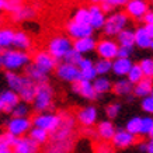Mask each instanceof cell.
Returning <instances> with one entry per match:
<instances>
[{
    "instance_id": "cell-34",
    "label": "cell",
    "mask_w": 153,
    "mask_h": 153,
    "mask_svg": "<svg viewBox=\"0 0 153 153\" xmlns=\"http://www.w3.org/2000/svg\"><path fill=\"white\" fill-rule=\"evenodd\" d=\"M139 135L146 136V138H149V139H152V136H153V118H152V115L140 117Z\"/></svg>"
},
{
    "instance_id": "cell-48",
    "label": "cell",
    "mask_w": 153,
    "mask_h": 153,
    "mask_svg": "<svg viewBox=\"0 0 153 153\" xmlns=\"http://www.w3.org/2000/svg\"><path fill=\"white\" fill-rule=\"evenodd\" d=\"M134 52V48H125V47H120L118 48V53L117 58H125V59H131V55Z\"/></svg>"
},
{
    "instance_id": "cell-57",
    "label": "cell",
    "mask_w": 153,
    "mask_h": 153,
    "mask_svg": "<svg viewBox=\"0 0 153 153\" xmlns=\"http://www.w3.org/2000/svg\"><path fill=\"white\" fill-rule=\"evenodd\" d=\"M0 69H1V55H0Z\"/></svg>"
},
{
    "instance_id": "cell-14",
    "label": "cell",
    "mask_w": 153,
    "mask_h": 153,
    "mask_svg": "<svg viewBox=\"0 0 153 153\" xmlns=\"http://www.w3.org/2000/svg\"><path fill=\"white\" fill-rule=\"evenodd\" d=\"M74 120L84 128H91L98 121V110L94 105H86L76 112Z\"/></svg>"
},
{
    "instance_id": "cell-26",
    "label": "cell",
    "mask_w": 153,
    "mask_h": 153,
    "mask_svg": "<svg viewBox=\"0 0 153 153\" xmlns=\"http://www.w3.org/2000/svg\"><path fill=\"white\" fill-rule=\"evenodd\" d=\"M134 65L131 59H125V58H115L111 62V72L115 74L117 77H126V74L129 72L131 66Z\"/></svg>"
},
{
    "instance_id": "cell-53",
    "label": "cell",
    "mask_w": 153,
    "mask_h": 153,
    "mask_svg": "<svg viewBox=\"0 0 153 153\" xmlns=\"http://www.w3.org/2000/svg\"><path fill=\"white\" fill-rule=\"evenodd\" d=\"M83 132H84V134H87V135H94V131L91 129V128H86Z\"/></svg>"
},
{
    "instance_id": "cell-49",
    "label": "cell",
    "mask_w": 153,
    "mask_h": 153,
    "mask_svg": "<svg viewBox=\"0 0 153 153\" xmlns=\"http://www.w3.org/2000/svg\"><path fill=\"white\" fill-rule=\"evenodd\" d=\"M96 153H114V150H112V148L110 146V145H107L105 142H102V143L97 145Z\"/></svg>"
},
{
    "instance_id": "cell-45",
    "label": "cell",
    "mask_w": 153,
    "mask_h": 153,
    "mask_svg": "<svg viewBox=\"0 0 153 153\" xmlns=\"http://www.w3.org/2000/svg\"><path fill=\"white\" fill-rule=\"evenodd\" d=\"M140 108H142L148 115H152V112H153V97L152 96H148V97L142 98V101H140Z\"/></svg>"
},
{
    "instance_id": "cell-33",
    "label": "cell",
    "mask_w": 153,
    "mask_h": 153,
    "mask_svg": "<svg viewBox=\"0 0 153 153\" xmlns=\"http://www.w3.org/2000/svg\"><path fill=\"white\" fill-rule=\"evenodd\" d=\"M14 31L11 27H0V51L10 49L13 45Z\"/></svg>"
},
{
    "instance_id": "cell-23",
    "label": "cell",
    "mask_w": 153,
    "mask_h": 153,
    "mask_svg": "<svg viewBox=\"0 0 153 153\" xmlns=\"http://www.w3.org/2000/svg\"><path fill=\"white\" fill-rule=\"evenodd\" d=\"M115 125L112 124V121L110 120H104L101 122H98L97 124V128H96V135H97L98 138L104 142H108V140L112 139V136L115 134Z\"/></svg>"
},
{
    "instance_id": "cell-47",
    "label": "cell",
    "mask_w": 153,
    "mask_h": 153,
    "mask_svg": "<svg viewBox=\"0 0 153 153\" xmlns=\"http://www.w3.org/2000/svg\"><path fill=\"white\" fill-rule=\"evenodd\" d=\"M128 0H102L101 3H105L107 6H110L112 10L120 9V7H124L126 4Z\"/></svg>"
},
{
    "instance_id": "cell-59",
    "label": "cell",
    "mask_w": 153,
    "mask_h": 153,
    "mask_svg": "<svg viewBox=\"0 0 153 153\" xmlns=\"http://www.w3.org/2000/svg\"><path fill=\"white\" fill-rule=\"evenodd\" d=\"M19 1H21V0H19Z\"/></svg>"
},
{
    "instance_id": "cell-5",
    "label": "cell",
    "mask_w": 153,
    "mask_h": 153,
    "mask_svg": "<svg viewBox=\"0 0 153 153\" xmlns=\"http://www.w3.org/2000/svg\"><path fill=\"white\" fill-rule=\"evenodd\" d=\"M59 117H60L59 125L49 135V139H68V138H73L74 132H76V120H74V117L68 111L59 112Z\"/></svg>"
},
{
    "instance_id": "cell-38",
    "label": "cell",
    "mask_w": 153,
    "mask_h": 153,
    "mask_svg": "<svg viewBox=\"0 0 153 153\" xmlns=\"http://www.w3.org/2000/svg\"><path fill=\"white\" fill-rule=\"evenodd\" d=\"M94 70L97 76H107L111 72V60L98 59L97 62H94Z\"/></svg>"
},
{
    "instance_id": "cell-20",
    "label": "cell",
    "mask_w": 153,
    "mask_h": 153,
    "mask_svg": "<svg viewBox=\"0 0 153 153\" xmlns=\"http://www.w3.org/2000/svg\"><path fill=\"white\" fill-rule=\"evenodd\" d=\"M11 16V21L13 23H24V21H30L37 17V7L31 4H21L17 11H14Z\"/></svg>"
},
{
    "instance_id": "cell-35",
    "label": "cell",
    "mask_w": 153,
    "mask_h": 153,
    "mask_svg": "<svg viewBox=\"0 0 153 153\" xmlns=\"http://www.w3.org/2000/svg\"><path fill=\"white\" fill-rule=\"evenodd\" d=\"M28 138H31V139L38 145H45L49 140V134L45 132V131L39 129V128H31L30 132H28Z\"/></svg>"
},
{
    "instance_id": "cell-41",
    "label": "cell",
    "mask_w": 153,
    "mask_h": 153,
    "mask_svg": "<svg viewBox=\"0 0 153 153\" xmlns=\"http://www.w3.org/2000/svg\"><path fill=\"white\" fill-rule=\"evenodd\" d=\"M139 126H140V117H132L131 120L126 121L124 129L128 131L129 134L135 135V136H138L139 135Z\"/></svg>"
},
{
    "instance_id": "cell-30",
    "label": "cell",
    "mask_w": 153,
    "mask_h": 153,
    "mask_svg": "<svg viewBox=\"0 0 153 153\" xmlns=\"http://www.w3.org/2000/svg\"><path fill=\"white\" fill-rule=\"evenodd\" d=\"M24 70H25L24 76H25V77H28V79L31 80V82H34L35 84L47 83V82H48V74L44 73V72H41L39 69H37L33 63H30V65H28Z\"/></svg>"
},
{
    "instance_id": "cell-43",
    "label": "cell",
    "mask_w": 153,
    "mask_h": 153,
    "mask_svg": "<svg viewBox=\"0 0 153 153\" xmlns=\"http://www.w3.org/2000/svg\"><path fill=\"white\" fill-rule=\"evenodd\" d=\"M82 59H83V56H82L79 52H76L73 48H72V49H70V51L65 55V58H63L62 60H63L65 63H69V65L77 66V65H79V62H80Z\"/></svg>"
},
{
    "instance_id": "cell-10",
    "label": "cell",
    "mask_w": 153,
    "mask_h": 153,
    "mask_svg": "<svg viewBox=\"0 0 153 153\" xmlns=\"http://www.w3.org/2000/svg\"><path fill=\"white\" fill-rule=\"evenodd\" d=\"M124 7H125L126 16L136 21H142L143 16L150 10L148 0H128Z\"/></svg>"
},
{
    "instance_id": "cell-12",
    "label": "cell",
    "mask_w": 153,
    "mask_h": 153,
    "mask_svg": "<svg viewBox=\"0 0 153 153\" xmlns=\"http://www.w3.org/2000/svg\"><path fill=\"white\" fill-rule=\"evenodd\" d=\"M55 72H56V76H58L60 80L66 82V83L73 84V83H76V82L82 80L79 68L74 65H69V63L62 62V63H58V65H56Z\"/></svg>"
},
{
    "instance_id": "cell-25",
    "label": "cell",
    "mask_w": 153,
    "mask_h": 153,
    "mask_svg": "<svg viewBox=\"0 0 153 153\" xmlns=\"http://www.w3.org/2000/svg\"><path fill=\"white\" fill-rule=\"evenodd\" d=\"M80 70V76H82V80H87V82H93L96 77H97V73L94 70V62L90 58H84L79 62L77 65Z\"/></svg>"
},
{
    "instance_id": "cell-24",
    "label": "cell",
    "mask_w": 153,
    "mask_h": 153,
    "mask_svg": "<svg viewBox=\"0 0 153 153\" xmlns=\"http://www.w3.org/2000/svg\"><path fill=\"white\" fill-rule=\"evenodd\" d=\"M20 102V98L17 93H14L13 90H4L0 93V104H1V111L11 112L13 108Z\"/></svg>"
},
{
    "instance_id": "cell-40",
    "label": "cell",
    "mask_w": 153,
    "mask_h": 153,
    "mask_svg": "<svg viewBox=\"0 0 153 153\" xmlns=\"http://www.w3.org/2000/svg\"><path fill=\"white\" fill-rule=\"evenodd\" d=\"M72 21H74V23H79V24H86V25H90L88 10L86 9V7H79V9L74 11Z\"/></svg>"
},
{
    "instance_id": "cell-44",
    "label": "cell",
    "mask_w": 153,
    "mask_h": 153,
    "mask_svg": "<svg viewBox=\"0 0 153 153\" xmlns=\"http://www.w3.org/2000/svg\"><path fill=\"white\" fill-rule=\"evenodd\" d=\"M17 140H19V138L11 135L10 132H7V131L0 135V145H4V146H9V148H13Z\"/></svg>"
},
{
    "instance_id": "cell-28",
    "label": "cell",
    "mask_w": 153,
    "mask_h": 153,
    "mask_svg": "<svg viewBox=\"0 0 153 153\" xmlns=\"http://www.w3.org/2000/svg\"><path fill=\"white\" fill-rule=\"evenodd\" d=\"M132 90H134V84H131L126 80V77H121L115 83H112L111 91H114V94L118 96V97H131Z\"/></svg>"
},
{
    "instance_id": "cell-13",
    "label": "cell",
    "mask_w": 153,
    "mask_h": 153,
    "mask_svg": "<svg viewBox=\"0 0 153 153\" xmlns=\"http://www.w3.org/2000/svg\"><path fill=\"white\" fill-rule=\"evenodd\" d=\"M31 63H33L37 69H39L44 73L49 74L51 72H53L58 65V60H55L47 51H38L35 52V55L33 56L31 59Z\"/></svg>"
},
{
    "instance_id": "cell-58",
    "label": "cell",
    "mask_w": 153,
    "mask_h": 153,
    "mask_svg": "<svg viewBox=\"0 0 153 153\" xmlns=\"http://www.w3.org/2000/svg\"><path fill=\"white\" fill-rule=\"evenodd\" d=\"M0 112H1V104H0Z\"/></svg>"
},
{
    "instance_id": "cell-32",
    "label": "cell",
    "mask_w": 153,
    "mask_h": 153,
    "mask_svg": "<svg viewBox=\"0 0 153 153\" xmlns=\"http://www.w3.org/2000/svg\"><path fill=\"white\" fill-rule=\"evenodd\" d=\"M117 44L118 47H125V48H134L135 47V38H134V30L129 27L124 28L121 33L117 34Z\"/></svg>"
},
{
    "instance_id": "cell-9",
    "label": "cell",
    "mask_w": 153,
    "mask_h": 153,
    "mask_svg": "<svg viewBox=\"0 0 153 153\" xmlns=\"http://www.w3.org/2000/svg\"><path fill=\"white\" fill-rule=\"evenodd\" d=\"M135 45L140 49L153 48V25H140L134 30Z\"/></svg>"
},
{
    "instance_id": "cell-18",
    "label": "cell",
    "mask_w": 153,
    "mask_h": 153,
    "mask_svg": "<svg viewBox=\"0 0 153 153\" xmlns=\"http://www.w3.org/2000/svg\"><path fill=\"white\" fill-rule=\"evenodd\" d=\"M33 45H34V39H33V37L27 33V31H23V30L14 31L13 45H11L14 49L28 52L31 48H33Z\"/></svg>"
},
{
    "instance_id": "cell-22",
    "label": "cell",
    "mask_w": 153,
    "mask_h": 153,
    "mask_svg": "<svg viewBox=\"0 0 153 153\" xmlns=\"http://www.w3.org/2000/svg\"><path fill=\"white\" fill-rule=\"evenodd\" d=\"M88 17H90V27L96 30H101L104 23H105V17L107 14L100 9L98 4H91L88 7Z\"/></svg>"
},
{
    "instance_id": "cell-3",
    "label": "cell",
    "mask_w": 153,
    "mask_h": 153,
    "mask_svg": "<svg viewBox=\"0 0 153 153\" xmlns=\"http://www.w3.org/2000/svg\"><path fill=\"white\" fill-rule=\"evenodd\" d=\"M126 27H129V17L125 14V11L115 10L105 17V23L101 30L107 38H112L117 37V34Z\"/></svg>"
},
{
    "instance_id": "cell-31",
    "label": "cell",
    "mask_w": 153,
    "mask_h": 153,
    "mask_svg": "<svg viewBox=\"0 0 153 153\" xmlns=\"http://www.w3.org/2000/svg\"><path fill=\"white\" fill-rule=\"evenodd\" d=\"M91 84H93V88H94V91L97 93V96L107 94L112 90V82L107 76H97L91 82Z\"/></svg>"
},
{
    "instance_id": "cell-4",
    "label": "cell",
    "mask_w": 153,
    "mask_h": 153,
    "mask_svg": "<svg viewBox=\"0 0 153 153\" xmlns=\"http://www.w3.org/2000/svg\"><path fill=\"white\" fill-rule=\"evenodd\" d=\"M72 44L73 41L70 39L68 35H53L48 39L47 42V49L45 51L53 58L55 60H62L65 58V55L72 49Z\"/></svg>"
},
{
    "instance_id": "cell-54",
    "label": "cell",
    "mask_w": 153,
    "mask_h": 153,
    "mask_svg": "<svg viewBox=\"0 0 153 153\" xmlns=\"http://www.w3.org/2000/svg\"><path fill=\"white\" fill-rule=\"evenodd\" d=\"M4 7H6V0H0V11L4 10Z\"/></svg>"
},
{
    "instance_id": "cell-11",
    "label": "cell",
    "mask_w": 153,
    "mask_h": 153,
    "mask_svg": "<svg viewBox=\"0 0 153 153\" xmlns=\"http://www.w3.org/2000/svg\"><path fill=\"white\" fill-rule=\"evenodd\" d=\"M76 146V138L68 139H49L45 143L44 153H72Z\"/></svg>"
},
{
    "instance_id": "cell-39",
    "label": "cell",
    "mask_w": 153,
    "mask_h": 153,
    "mask_svg": "<svg viewBox=\"0 0 153 153\" xmlns=\"http://www.w3.org/2000/svg\"><path fill=\"white\" fill-rule=\"evenodd\" d=\"M30 111H31V107L28 105L27 102L20 101L17 105L13 108V111L10 112L11 117H17V118H25V117L30 115Z\"/></svg>"
},
{
    "instance_id": "cell-2",
    "label": "cell",
    "mask_w": 153,
    "mask_h": 153,
    "mask_svg": "<svg viewBox=\"0 0 153 153\" xmlns=\"http://www.w3.org/2000/svg\"><path fill=\"white\" fill-rule=\"evenodd\" d=\"M53 97H55L53 87L48 82L37 84L35 97L33 100V110L35 112L52 111L53 110Z\"/></svg>"
},
{
    "instance_id": "cell-56",
    "label": "cell",
    "mask_w": 153,
    "mask_h": 153,
    "mask_svg": "<svg viewBox=\"0 0 153 153\" xmlns=\"http://www.w3.org/2000/svg\"><path fill=\"white\" fill-rule=\"evenodd\" d=\"M0 27H3V17L0 16Z\"/></svg>"
},
{
    "instance_id": "cell-42",
    "label": "cell",
    "mask_w": 153,
    "mask_h": 153,
    "mask_svg": "<svg viewBox=\"0 0 153 153\" xmlns=\"http://www.w3.org/2000/svg\"><path fill=\"white\" fill-rule=\"evenodd\" d=\"M121 108H122V105H121L120 102H111V104H108L105 107L107 118L108 120H115L117 117L121 114Z\"/></svg>"
},
{
    "instance_id": "cell-55",
    "label": "cell",
    "mask_w": 153,
    "mask_h": 153,
    "mask_svg": "<svg viewBox=\"0 0 153 153\" xmlns=\"http://www.w3.org/2000/svg\"><path fill=\"white\" fill-rule=\"evenodd\" d=\"M91 1H93V4H100L102 0H91Z\"/></svg>"
},
{
    "instance_id": "cell-7",
    "label": "cell",
    "mask_w": 153,
    "mask_h": 153,
    "mask_svg": "<svg viewBox=\"0 0 153 153\" xmlns=\"http://www.w3.org/2000/svg\"><path fill=\"white\" fill-rule=\"evenodd\" d=\"M118 44H117L115 39L112 38H101L96 42V48L94 51L98 55V59H105V60H114L117 58V53H118Z\"/></svg>"
},
{
    "instance_id": "cell-19",
    "label": "cell",
    "mask_w": 153,
    "mask_h": 153,
    "mask_svg": "<svg viewBox=\"0 0 153 153\" xmlns=\"http://www.w3.org/2000/svg\"><path fill=\"white\" fill-rule=\"evenodd\" d=\"M72 88H73V91L77 94L79 97L84 98V100H96V98H98L97 93L94 91L91 82H87V80H79V82L73 83Z\"/></svg>"
},
{
    "instance_id": "cell-1",
    "label": "cell",
    "mask_w": 153,
    "mask_h": 153,
    "mask_svg": "<svg viewBox=\"0 0 153 153\" xmlns=\"http://www.w3.org/2000/svg\"><path fill=\"white\" fill-rule=\"evenodd\" d=\"M1 68H4L6 72H17L24 70L31 63V56L28 52L19 51V49H6L1 53Z\"/></svg>"
},
{
    "instance_id": "cell-15",
    "label": "cell",
    "mask_w": 153,
    "mask_h": 153,
    "mask_svg": "<svg viewBox=\"0 0 153 153\" xmlns=\"http://www.w3.org/2000/svg\"><path fill=\"white\" fill-rule=\"evenodd\" d=\"M66 33H68V37L70 39H82V38H87V37H93L94 30L90 25H86V24H79L74 23L70 20L69 23L66 24Z\"/></svg>"
},
{
    "instance_id": "cell-52",
    "label": "cell",
    "mask_w": 153,
    "mask_h": 153,
    "mask_svg": "<svg viewBox=\"0 0 153 153\" xmlns=\"http://www.w3.org/2000/svg\"><path fill=\"white\" fill-rule=\"evenodd\" d=\"M0 153H13V149L4 145H0Z\"/></svg>"
},
{
    "instance_id": "cell-17",
    "label": "cell",
    "mask_w": 153,
    "mask_h": 153,
    "mask_svg": "<svg viewBox=\"0 0 153 153\" xmlns=\"http://www.w3.org/2000/svg\"><path fill=\"white\" fill-rule=\"evenodd\" d=\"M4 80H6V83H7V86H9V90H13L14 93H17V94L31 82L24 74H20L17 72H6Z\"/></svg>"
},
{
    "instance_id": "cell-6",
    "label": "cell",
    "mask_w": 153,
    "mask_h": 153,
    "mask_svg": "<svg viewBox=\"0 0 153 153\" xmlns=\"http://www.w3.org/2000/svg\"><path fill=\"white\" fill-rule=\"evenodd\" d=\"M59 122H60L59 114H56V112H53V111L37 112V114L31 118V124H33L34 128H39V129L48 132L49 135L58 128Z\"/></svg>"
},
{
    "instance_id": "cell-8",
    "label": "cell",
    "mask_w": 153,
    "mask_h": 153,
    "mask_svg": "<svg viewBox=\"0 0 153 153\" xmlns=\"http://www.w3.org/2000/svg\"><path fill=\"white\" fill-rule=\"evenodd\" d=\"M31 128H33V124H31V118H28V117H25V118L11 117L6 124V131L17 138L25 136Z\"/></svg>"
},
{
    "instance_id": "cell-21",
    "label": "cell",
    "mask_w": 153,
    "mask_h": 153,
    "mask_svg": "<svg viewBox=\"0 0 153 153\" xmlns=\"http://www.w3.org/2000/svg\"><path fill=\"white\" fill-rule=\"evenodd\" d=\"M11 149H13V153H39V145L35 143L28 136L19 138V140Z\"/></svg>"
},
{
    "instance_id": "cell-51",
    "label": "cell",
    "mask_w": 153,
    "mask_h": 153,
    "mask_svg": "<svg viewBox=\"0 0 153 153\" xmlns=\"http://www.w3.org/2000/svg\"><path fill=\"white\" fill-rule=\"evenodd\" d=\"M142 21L145 23V25H153V11L152 10H149L148 13L145 14Z\"/></svg>"
},
{
    "instance_id": "cell-27",
    "label": "cell",
    "mask_w": 153,
    "mask_h": 153,
    "mask_svg": "<svg viewBox=\"0 0 153 153\" xmlns=\"http://www.w3.org/2000/svg\"><path fill=\"white\" fill-rule=\"evenodd\" d=\"M96 42H97V39H94V37L82 38V39H76V41H73L72 48L83 56V55H87V53H91V52L94 51Z\"/></svg>"
},
{
    "instance_id": "cell-46",
    "label": "cell",
    "mask_w": 153,
    "mask_h": 153,
    "mask_svg": "<svg viewBox=\"0 0 153 153\" xmlns=\"http://www.w3.org/2000/svg\"><path fill=\"white\" fill-rule=\"evenodd\" d=\"M23 4L21 1H19V0H6V7L4 10L7 11V13L13 14L14 11H17V10L20 9V6Z\"/></svg>"
},
{
    "instance_id": "cell-29",
    "label": "cell",
    "mask_w": 153,
    "mask_h": 153,
    "mask_svg": "<svg viewBox=\"0 0 153 153\" xmlns=\"http://www.w3.org/2000/svg\"><path fill=\"white\" fill-rule=\"evenodd\" d=\"M153 93V83L152 79H142L139 83H136L134 86V90H132V94L135 97H148V96H152Z\"/></svg>"
},
{
    "instance_id": "cell-37",
    "label": "cell",
    "mask_w": 153,
    "mask_h": 153,
    "mask_svg": "<svg viewBox=\"0 0 153 153\" xmlns=\"http://www.w3.org/2000/svg\"><path fill=\"white\" fill-rule=\"evenodd\" d=\"M140 68V72L145 79H152L153 77V59L152 58H145L138 63Z\"/></svg>"
},
{
    "instance_id": "cell-50",
    "label": "cell",
    "mask_w": 153,
    "mask_h": 153,
    "mask_svg": "<svg viewBox=\"0 0 153 153\" xmlns=\"http://www.w3.org/2000/svg\"><path fill=\"white\" fill-rule=\"evenodd\" d=\"M139 148H140V150H142L143 153H153V142H152V139L148 140L146 143H142Z\"/></svg>"
},
{
    "instance_id": "cell-36",
    "label": "cell",
    "mask_w": 153,
    "mask_h": 153,
    "mask_svg": "<svg viewBox=\"0 0 153 153\" xmlns=\"http://www.w3.org/2000/svg\"><path fill=\"white\" fill-rule=\"evenodd\" d=\"M142 79H143V74H142V72H140L139 65H138V63H134V65L131 66L128 74H126V80H128L131 84H134L135 86L136 83H139Z\"/></svg>"
},
{
    "instance_id": "cell-16",
    "label": "cell",
    "mask_w": 153,
    "mask_h": 153,
    "mask_svg": "<svg viewBox=\"0 0 153 153\" xmlns=\"http://www.w3.org/2000/svg\"><path fill=\"white\" fill-rule=\"evenodd\" d=\"M138 142V138L135 135L129 134L128 131H125L124 128H120V129L115 131V134L112 136L111 139V143L114 148L117 149H126V148H131L136 145Z\"/></svg>"
}]
</instances>
